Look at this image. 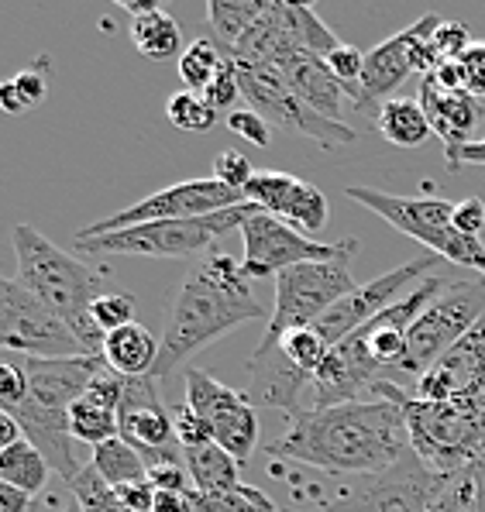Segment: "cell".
<instances>
[{"mask_svg": "<svg viewBox=\"0 0 485 512\" xmlns=\"http://www.w3.org/2000/svg\"><path fill=\"white\" fill-rule=\"evenodd\" d=\"M400 392V385L382 378L375 382L372 399L331 409H307L293 416L283 440L265 444V454L351 478L393 468L413 451Z\"/></svg>", "mask_w": 485, "mask_h": 512, "instance_id": "1", "label": "cell"}, {"mask_svg": "<svg viewBox=\"0 0 485 512\" xmlns=\"http://www.w3.org/2000/svg\"><path fill=\"white\" fill-rule=\"evenodd\" d=\"M265 306L248 289V279L241 272V262L228 251H207L190 272L169 306L166 330H162V351L155 361L152 378H166L183 368L186 361L217 337L231 334L241 324L269 320Z\"/></svg>", "mask_w": 485, "mask_h": 512, "instance_id": "2", "label": "cell"}, {"mask_svg": "<svg viewBox=\"0 0 485 512\" xmlns=\"http://www.w3.org/2000/svg\"><path fill=\"white\" fill-rule=\"evenodd\" d=\"M11 241L14 255H18V275L14 279L66 320L69 330L76 334V341L86 348V354L104 358L107 334L97 327L90 310L100 296L114 293V282L104 272L90 269L80 258H73L69 251L56 248L42 231H35L28 224H14Z\"/></svg>", "mask_w": 485, "mask_h": 512, "instance_id": "3", "label": "cell"}, {"mask_svg": "<svg viewBox=\"0 0 485 512\" xmlns=\"http://www.w3.org/2000/svg\"><path fill=\"white\" fill-rule=\"evenodd\" d=\"M400 406L410 430V447L437 475L485 464V392L472 399H420L400 392Z\"/></svg>", "mask_w": 485, "mask_h": 512, "instance_id": "4", "label": "cell"}, {"mask_svg": "<svg viewBox=\"0 0 485 512\" xmlns=\"http://www.w3.org/2000/svg\"><path fill=\"white\" fill-rule=\"evenodd\" d=\"M344 196L358 207L379 214L406 238L420 241L424 248H430V255L485 279V244L482 238H468V234L458 231L451 200H444V196H396L372 186H348Z\"/></svg>", "mask_w": 485, "mask_h": 512, "instance_id": "5", "label": "cell"}, {"mask_svg": "<svg viewBox=\"0 0 485 512\" xmlns=\"http://www.w3.org/2000/svg\"><path fill=\"white\" fill-rule=\"evenodd\" d=\"M258 214L255 203H241V207L221 210L210 217L193 220H155V224L128 227V231H111L86 238L73 234V244L90 255H138V258H197L214 251V244L245 224L248 217Z\"/></svg>", "mask_w": 485, "mask_h": 512, "instance_id": "6", "label": "cell"}, {"mask_svg": "<svg viewBox=\"0 0 485 512\" xmlns=\"http://www.w3.org/2000/svg\"><path fill=\"white\" fill-rule=\"evenodd\" d=\"M485 317V279L468 275L444 289L434 303L413 320L406 337V358L400 365L403 375H413L420 382L437 361L444 358L461 337Z\"/></svg>", "mask_w": 485, "mask_h": 512, "instance_id": "7", "label": "cell"}, {"mask_svg": "<svg viewBox=\"0 0 485 512\" xmlns=\"http://www.w3.org/2000/svg\"><path fill=\"white\" fill-rule=\"evenodd\" d=\"M355 275L344 262H307L276 275V303L255 351H269L289 330L314 327L331 306L355 293Z\"/></svg>", "mask_w": 485, "mask_h": 512, "instance_id": "8", "label": "cell"}, {"mask_svg": "<svg viewBox=\"0 0 485 512\" xmlns=\"http://www.w3.org/2000/svg\"><path fill=\"white\" fill-rule=\"evenodd\" d=\"M338 45L341 42L317 18L314 7L286 4V0H265L262 14L245 31V38L238 42L231 62H238V66H283L289 55H300V52L331 55Z\"/></svg>", "mask_w": 485, "mask_h": 512, "instance_id": "9", "label": "cell"}, {"mask_svg": "<svg viewBox=\"0 0 485 512\" xmlns=\"http://www.w3.org/2000/svg\"><path fill=\"white\" fill-rule=\"evenodd\" d=\"M238 66V62H234ZM238 80H241V97L248 100V107L255 114H262L269 124L296 135L310 138L314 145H320L324 152L334 148L355 145L358 131L348 128L344 121H331V117L317 114L293 86L286 83V76L279 73V66H238Z\"/></svg>", "mask_w": 485, "mask_h": 512, "instance_id": "10", "label": "cell"}, {"mask_svg": "<svg viewBox=\"0 0 485 512\" xmlns=\"http://www.w3.org/2000/svg\"><path fill=\"white\" fill-rule=\"evenodd\" d=\"M241 241H245V255H241V272L245 279H262V275H279L293 265L307 262H344L358 255V241L344 238L338 244H320L307 238L303 231L289 227L286 220L258 210L241 224Z\"/></svg>", "mask_w": 485, "mask_h": 512, "instance_id": "11", "label": "cell"}, {"mask_svg": "<svg viewBox=\"0 0 485 512\" xmlns=\"http://www.w3.org/2000/svg\"><path fill=\"white\" fill-rule=\"evenodd\" d=\"M0 344L25 358H83L86 348L76 341L66 320L28 293L18 279L0 282Z\"/></svg>", "mask_w": 485, "mask_h": 512, "instance_id": "12", "label": "cell"}, {"mask_svg": "<svg viewBox=\"0 0 485 512\" xmlns=\"http://www.w3.org/2000/svg\"><path fill=\"white\" fill-rule=\"evenodd\" d=\"M444 485V475L430 471L417 454L375 475H358L338 488L331 502L317 512H427L430 499Z\"/></svg>", "mask_w": 485, "mask_h": 512, "instance_id": "13", "label": "cell"}, {"mask_svg": "<svg viewBox=\"0 0 485 512\" xmlns=\"http://www.w3.org/2000/svg\"><path fill=\"white\" fill-rule=\"evenodd\" d=\"M245 193L238 189L217 183L214 176L210 179H186V183H172L166 189H155L148 193L145 200L131 203L128 210L104 220H93L86 224L83 231L86 238H97V234H111V231H128V227H142V224H155V220H193V217H210L221 214V210L241 207Z\"/></svg>", "mask_w": 485, "mask_h": 512, "instance_id": "14", "label": "cell"}, {"mask_svg": "<svg viewBox=\"0 0 485 512\" xmlns=\"http://www.w3.org/2000/svg\"><path fill=\"white\" fill-rule=\"evenodd\" d=\"M437 265H441V258L424 255V258H413V262L400 265V269H393V272L375 275L372 282H362L355 293L344 296L338 306H331L314 324V330L327 341V348H334L344 337L355 334L358 327H365L369 320L379 317L382 310H389V306H396L400 299L410 296L427 275H434Z\"/></svg>", "mask_w": 485, "mask_h": 512, "instance_id": "15", "label": "cell"}, {"mask_svg": "<svg viewBox=\"0 0 485 512\" xmlns=\"http://www.w3.org/2000/svg\"><path fill=\"white\" fill-rule=\"evenodd\" d=\"M186 406L214 427V440L231 458L248 464L258 447V413L245 392L217 382L203 368H186Z\"/></svg>", "mask_w": 485, "mask_h": 512, "instance_id": "16", "label": "cell"}, {"mask_svg": "<svg viewBox=\"0 0 485 512\" xmlns=\"http://www.w3.org/2000/svg\"><path fill=\"white\" fill-rule=\"evenodd\" d=\"M117 427H121V437L142 454L148 468L186 461L183 447L176 440L172 413H166V406H162L159 378H128L124 403L117 409Z\"/></svg>", "mask_w": 485, "mask_h": 512, "instance_id": "17", "label": "cell"}, {"mask_svg": "<svg viewBox=\"0 0 485 512\" xmlns=\"http://www.w3.org/2000/svg\"><path fill=\"white\" fill-rule=\"evenodd\" d=\"M441 25V14H424L420 21L406 25L400 35L386 38L375 49L365 52V73L358 83V100L355 110L365 117H379V110L393 100V93L406 83V76L413 73V45L424 35H434V28Z\"/></svg>", "mask_w": 485, "mask_h": 512, "instance_id": "18", "label": "cell"}, {"mask_svg": "<svg viewBox=\"0 0 485 512\" xmlns=\"http://www.w3.org/2000/svg\"><path fill=\"white\" fill-rule=\"evenodd\" d=\"M375 382H382L379 361L372 358L365 337L351 334L327 351L324 365L314 375V396H310L314 403H310V409L358 403V399H365V392L375 389Z\"/></svg>", "mask_w": 485, "mask_h": 512, "instance_id": "19", "label": "cell"}, {"mask_svg": "<svg viewBox=\"0 0 485 512\" xmlns=\"http://www.w3.org/2000/svg\"><path fill=\"white\" fill-rule=\"evenodd\" d=\"M245 200L265 214L286 220L307 238L324 231L327 224V196L314 183L289 176V172H255L252 183L245 186Z\"/></svg>", "mask_w": 485, "mask_h": 512, "instance_id": "20", "label": "cell"}, {"mask_svg": "<svg viewBox=\"0 0 485 512\" xmlns=\"http://www.w3.org/2000/svg\"><path fill=\"white\" fill-rule=\"evenodd\" d=\"M485 392V317L417 382L420 399H472Z\"/></svg>", "mask_w": 485, "mask_h": 512, "instance_id": "21", "label": "cell"}, {"mask_svg": "<svg viewBox=\"0 0 485 512\" xmlns=\"http://www.w3.org/2000/svg\"><path fill=\"white\" fill-rule=\"evenodd\" d=\"M28 375V396L38 406L52 409V413H69L73 403H80L93 378L107 368L104 358L97 354H83V358H25L18 361Z\"/></svg>", "mask_w": 485, "mask_h": 512, "instance_id": "22", "label": "cell"}, {"mask_svg": "<svg viewBox=\"0 0 485 512\" xmlns=\"http://www.w3.org/2000/svg\"><path fill=\"white\" fill-rule=\"evenodd\" d=\"M248 372V392L255 406H269V409H283L286 416H300L303 396H314V378L303 375L300 368H293L283 358V351H252V358L245 361Z\"/></svg>", "mask_w": 485, "mask_h": 512, "instance_id": "23", "label": "cell"}, {"mask_svg": "<svg viewBox=\"0 0 485 512\" xmlns=\"http://www.w3.org/2000/svg\"><path fill=\"white\" fill-rule=\"evenodd\" d=\"M420 104L427 110V121L444 145V162H451L465 145H472V131L482 117V100L468 90H444L434 80L420 83Z\"/></svg>", "mask_w": 485, "mask_h": 512, "instance_id": "24", "label": "cell"}, {"mask_svg": "<svg viewBox=\"0 0 485 512\" xmlns=\"http://www.w3.org/2000/svg\"><path fill=\"white\" fill-rule=\"evenodd\" d=\"M279 73L286 76V83L307 100L317 114L331 117V121H341V100H344V83L338 76L331 73L324 55L317 52H300V55H289V59L279 66Z\"/></svg>", "mask_w": 485, "mask_h": 512, "instance_id": "25", "label": "cell"}, {"mask_svg": "<svg viewBox=\"0 0 485 512\" xmlns=\"http://www.w3.org/2000/svg\"><path fill=\"white\" fill-rule=\"evenodd\" d=\"M162 341H155V334L145 324H128L114 334H107L104 341V361L124 378H145L155 372V361H159Z\"/></svg>", "mask_w": 485, "mask_h": 512, "instance_id": "26", "label": "cell"}, {"mask_svg": "<svg viewBox=\"0 0 485 512\" xmlns=\"http://www.w3.org/2000/svg\"><path fill=\"white\" fill-rule=\"evenodd\" d=\"M131 45L138 49V55H145L152 62H169L186 52L183 28L166 7H155L142 18H131Z\"/></svg>", "mask_w": 485, "mask_h": 512, "instance_id": "27", "label": "cell"}, {"mask_svg": "<svg viewBox=\"0 0 485 512\" xmlns=\"http://www.w3.org/2000/svg\"><path fill=\"white\" fill-rule=\"evenodd\" d=\"M186 454V468H190L193 478V492L203 495H217V492H231L234 485H241L238 471L241 461L231 458L221 444H203V447H190Z\"/></svg>", "mask_w": 485, "mask_h": 512, "instance_id": "28", "label": "cell"}, {"mask_svg": "<svg viewBox=\"0 0 485 512\" xmlns=\"http://www.w3.org/2000/svg\"><path fill=\"white\" fill-rule=\"evenodd\" d=\"M375 124H379L382 138H386L389 145H400V148H420L424 141H430V135H434L424 104H420V100H410V97L389 100V104L379 110Z\"/></svg>", "mask_w": 485, "mask_h": 512, "instance_id": "29", "label": "cell"}, {"mask_svg": "<svg viewBox=\"0 0 485 512\" xmlns=\"http://www.w3.org/2000/svg\"><path fill=\"white\" fill-rule=\"evenodd\" d=\"M265 0H210L207 4V21H210V38L224 52V59H231L238 42L245 38V31L255 25L262 14Z\"/></svg>", "mask_w": 485, "mask_h": 512, "instance_id": "30", "label": "cell"}, {"mask_svg": "<svg viewBox=\"0 0 485 512\" xmlns=\"http://www.w3.org/2000/svg\"><path fill=\"white\" fill-rule=\"evenodd\" d=\"M49 475H52L49 458H45L31 440H18L14 447L0 451V482L4 485H14L28 495H38L49 485Z\"/></svg>", "mask_w": 485, "mask_h": 512, "instance_id": "31", "label": "cell"}, {"mask_svg": "<svg viewBox=\"0 0 485 512\" xmlns=\"http://www.w3.org/2000/svg\"><path fill=\"white\" fill-rule=\"evenodd\" d=\"M90 468H97V475L111 488L131 485V482H148L145 458L124 437H114V440H107V444L93 447Z\"/></svg>", "mask_w": 485, "mask_h": 512, "instance_id": "32", "label": "cell"}, {"mask_svg": "<svg viewBox=\"0 0 485 512\" xmlns=\"http://www.w3.org/2000/svg\"><path fill=\"white\" fill-rule=\"evenodd\" d=\"M427 512H485V464L444 478Z\"/></svg>", "mask_w": 485, "mask_h": 512, "instance_id": "33", "label": "cell"}, {"mask_svg": "<svg viewBox=\"0 0 485 512\" xmlns=\"http://www.w3.org/2000/svg\"><path fill=\"white\" fill-rule=\"evenodd\" d=\"M69 433H73V440L100 447V444H107V440L121 437V427H117V413L90 403V399L83 396L80 403H73V409H69Z\"/></svg>", "mask_w": 485, "mask_h": 512, "instance_id": "34", "label": "cell"}, {"mask_svg": "<svg viewBox=\"0 0 485 512\" xmlns=\"http://www.w3.org/2000/svg\"><path fill=\"white\" fill-rule=\"evenodd\" d=\"M224 66V52L214 45V38H197L193 45H186V52L179 55V80L186 83L190 93H203Z\"/></svg>", "mask_w": 485, "mask_h": 512, "instance_id": "35", "label": "cell"}, {"mask_svg": "<svg viewBox=\"0 0 485 512\" xmlns=\"http://www.w3.org/2000/svg\"><path fill=\"white\" fill-rule=\"evenodd\" d=\"M193 509L197 512H283L262 488L255 485H234L231 492H217V495H203L190 492Z\"/></svg>", "mask_w": 485, "mask_h": 512, "instance_id": "36", "label": "cell"}, {"mask_svg": "<svg viewBox=\"0 0 485 512\" xmlns=\"http://www.w3.org/2000/svg\"><path fill=\"white\" fill-rule=\"evenodd\" d=\"M279 351H283V358L289 361L293 368H300L303 375H310L314 378L320 372V365H324V358H327V341L317 334L314 327H300V330H289V334L279 337V344H276ZM272 351V348H269Z\"/></svg>", "mask_w": 485, "mask_h": 512, "instance_id": "37", "label": "cell"}, {"mask_svg": "<svg viewBox=\"0 0 485 512\" xmlns=\"http://www.w3.org/2000/svg\"><path fill=\"white\" fill-rule=\"evenodd\" d=\"M166 117L176 131H190V135H203L217 124V110L200 97V93H172L166 104Z\"/></svg>", "mask_w": 485, "mask_h": 512, "instance_id": "38", "label": "cell"}, {"mask_svg": "<svg viewBox=\"0 0 485 512\" xmlns=\"http://www.w3.org/2000/svg\"><path fill=\"white\" fill-rule=\"evenodd\" d=\"M69 492H73L76 506L83 512H128L121 506L114 488L97 475V468H83L80 475L69 482Z\"/></svg>", "mask_w": 485, "mask_h": 512, "instance_id": "39", "label": "cell"}, {"mask_svg": "<svg viewBox=\"0 0 485 512\" xmlns=\"http://www.w3.org/2000/svg\"><path fill=\"white\" fill-rule=\"evenodd\" d=\"M90 317L97 320V327L104 330V334H114V330L135 324V296L114 289V293L100 296L97 303H93Z\"/></svg>", "mask_w": 485, "mask_h": 512, "instance_id": "40", "label": "cell"}, {"mask_svg": "<svg viewBox=\"0 0 485 512\" xmlns=\"http://www.w3.org/2000/svg\"><path fill=\"white\" fill-rule=\"evenodd\" d=\"M327 66H331V73L338 76L344 83V90H348L351 104L358 100V83H362V73H365V52L355 49V45H338L331 55H324Z\"/></svg>", "mask_w": 485, "mask_h": 512, "instance_id": "41", "label": "cell"}, {"mask_svg": "<svg viewBox=\"0 0 485 512\" xmlns=\"http://www.w3.org/2000/svg\"><path fill=\"white\" fill-rule=\"evenodd\" d=\"M172 423H176V440H179L183 451H190V447H203V444H217L214 427H210L200 413H193L186 403L172 406Z\"/></svg>", "mask_w": 485, "mask_h": 512, "instance_id": "42", "label": "cell"}, {"mask_svg": "<svg viewBox=\"0 0 485 512\" xmlns=\"http://www.w3.org/2000/svg\"><path fill=\"white\" fill-rule=\"evenodd\" d=\"M203 100H207L210 107L221 114V110H231L234 107V100L241 97V80H238V66H234L231 59H224V66H221V73L210 80L207 90L200 93Z\"/></svg>", "mask_w": 485, "mask_h": 512, "instance_id": "43", "label": "cell"}, {"mask_svg": "<svg viewBox=\"0 0 485 512\" xmlns=\"http://www.w3.org/2000/svg\"><path fill=\"white\" fill-rule=\"evenodd\" d=\"M252 176H255L252 162H248L241 152H231L228 148V152H221L214 159V179L231 189H238V193H245V186L252 183Z\"/></svg>", "mask_w": 485, "mask_h": 512, "instance_id": "44", "label": "cell"}, {"mask_svg": "<svg viewBox=\"0 0 485 512\" xmlns=\"http://www.w3.org/2000/svg\"><path fill=\"white\" fill-rule=\"evenodd\" d=\"M228 128L234 131V135L248 138V141H252V145H258V148H269V145H272V128H269V121H265L262 114H255L252 107L231 110V114H228Z\"/></svg>", "mask_w": 485, "mask_h": 512, "instance_id": "45", "label": "cell"}, {"mask_svg": "<svg viewBox=\"0 0 485 512\" xmlns=\"http://www.w3.org/2000/svg\"><path fill=\"white\" fill-rule=\"evenodd\" d=\"M434 45H437V52H441L444 62L461 59V55L472 49V35H468V25H461V21H441L437 31H434Z\"/></svg>", "mask_w": 485, "mask_h": 512, "instance_id": "46", "label": "cell"}, {"mask_svg": "<svg viewBox=\"0 0 485 512\" xmlns=\"http://www.w3.org/2000/svg\"><path fill=\"white\" fill-rule=\"evenodd\" d=\"M148 485L155 488V492H193V478H190V468L183 464H155V468H148Z\"/></svg>", "mask_w": 485, "mask_h": 512, "instance_id": "47", "label": "cell"}, {"mask_svg": "<svg viewBox=\"0 0 485 512\" xmlns=\"http://www.w3.org/2000/svg\"><path fill=\"white\" fill-rule=\"evenodd\" d=\"M461 73H465V90L475 100H485V42H472V49L461 55Z\"/></svg>", "mask_w": 485, "mask_h": 512, "instance_id": "48", "label": "cell"}, {"mask_svg": "<svg viewBox=\"0 0 485 512\" xmlns=\"http://www.w3.org/2000/svg\"><path fill=\"white\" fill-rule=\"evenodd\" d=\"M28 396V375L18 361H4L0 365V406L21 403Z\"/></svg>", "mask_w": 485, "mask_h": 512, "instance_id": "49", "label": "cell"}, {"mask_svg": "<svg viewBox=\"0 0 485 512\" xmlns=\"http://www.w3.org/2000/svg\"><path fill=\"white\" fill-rule=\"evenodd\" d=\"M45 66H49V62H38V69H28V73H18V76H14V90H18L21 93V100H25V107L31 110V107H35L38 104V100H45V93H49V80H45V73H42V69Z\"/></svg>", "mask_w": 485, "mask_h": 512, "instance_id": "50", "label": "cell"}, {"mask_svg": "<svg viewBox=\"0 0 485 512\" xmlns=\"http://www.w3.org/2000/svg\"><path fill=\"white\" fill-rule=\"evenodd\" d=\"M455 227L468 238H479L485 227V203L479 196H465L461 203H455Z\"/></svg>", "mask_w": 485, "mask_h": 512, "instance_id": "51", "label": "cell"}, {"mask_svg": "<svg viewBox=\"0 0 485 512\" xmlns=\"http://www.w3.org/2000/svg\"><path fill=\"white\" fill-rule=\"evenodd\" d=\"M121 506L128 512H152L155 506V488L148 482H131V485H117L114 488Z\"/></svg>", "mask_w": 485, "mask_h": 512, "instance_id": "52", "label": "cell"}, {"mask_svg": "<svg viewBox=\"0 0 485 512\" xmlns=\"http://www.w3.org/2000/svg\"><path fill=\"white\" fill-rule=\"evenodd\" d=\"M152 512H197V509H193V499L186 492H155Z\"/></svg>", "mask_w": 485, "mask_h": 512, "instance_id": "53", "label": "cell"}, {"mask_svg": "<svg viewBox=\"0 0 485 512\" xmlns=\"http://www.w3.org/2000/svg\"><path fill=\"white\" fill-rule=\"evenodd\" d=\"M31 499H35V495H28V492H21V488L0 482V512H28Z\"/></svg>", "mask_w": 485, "mask_h": 512, "instance_id": "54", "label": "cell"}, {"mask_svg": "<svg viewBox=\"0 0 485 512\" xmlns=\"http://www.w3.org/2000/svg\"><path fill=\"white\" fill-rule=\"evenodd\" d=\"M461 165H482V169H485V135H482L479 141H472V145L461 148L455 159L448 162V169H451V172H458Z\"/></svg>", "mask_w": 485, "mask_h": 512, "instance_id": "55", "label": "cell"}, {"mask_svg": "<svg viewBox=\"0 0 485 512\" xmlns=\"http://www.w3.org/2000/svg\"><path fill=\"white\" fill-rule=\"evenodd\" d=\"M18 440H25V433H21L18 420H14L11 413H4L0 409V451H7V447H14Z\"/></svg>", "mask_w": 485, "mask_h": 512, "instance_id": "56", "label": "cell"}, {"mask_svg": "<svg viewBox=\"0 0 485 512\" xmlns=\"http://www.w3.org/2000/svg\"><path fill=\"white\" fill-rule=\"evenodd\" d=\"M0 104H4L7 114H25V110H28V107H25V100H21V93L14 90V83H11V80L0 86Z\"/></svg>", "mask_w": 485, "mask_h": 512, "instance_id": "57", "label": "cell"}, {"mask_svg": "<svg viewBox=\"0 0 485 512\" xmlns=\"http://www.w3.org/2000/svg\"><path fill=\"white\" fill-rule=\"evenodd\" d=\"M121 7L124 11L131 14V18H142V14H148V11H155V0H121Z\"/></svg>", "mask_w": 485, "mask_h": 512, "instance_id": "58", "label": "cell"}, {"mask_svg": "<svg viewBox=\"0 0 485 512\" xmlns=\"http://www.w3.org/2000/svg\"><path fill=\"white\" fill-rule=\"evenodd\" d=\"M62 512H83L80 506H69V509H62Z\"/></svg>", "mask_w": 485, "mask_h": 512, "instance_id": "59", "label": "cell"}]
</instances>
